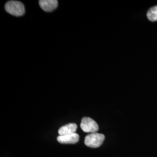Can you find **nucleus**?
<instances>
[{
    "label": "nucleus",
    "instance_id": "f257e3e1",
    "mask_svg": "<svg viewBox=\"0 0 157 157\" xmlns=\"http://www.w3.org/2000/svg\"><path fill=\"white\" fill-rule=\"evenodd\" d=\"M5 9L8 13L15 17H21L25 12V6L21 2L10 1L6 4Z\"/></svg>",
    "mask_w": 157,
    "mask_h": 157
},
{
    "label": "nucleus",
    "instance_id": "f03ea898",
    "mask_svg": "<svg viewBox=\"0 0 157 157\" xmlns=\"http://www.w3.org/2000/svg\"><path fill=\"white\" fill-rule=\"evenodd\" d=\"M105 140V136L101 133H93L86 136L84 144L91 148H97L101 146Z\"/></svg>",
    "mask_w": 157,
    "mask_h": 157
},
{
    "label": "nucleus",
    "instance_id": "7ed1b4c3",
    "mask_svg": "<svg viewBox=\"0 0 157 157\" xmlns=\"http://www.w3.org/2000/svg\"><path fill=\"white\" fill-rule=\"evenodd\" d=\"M80 128L86 133H96L98 130V126L96 122L89 117H84L82 119Z\"/></svg>",
    "mask_w": 157,
    "mask_h": 157
},
{
    "label": "nucleus",
    "instance_id": "20e7f679",
    "mask_svg": "<svg viewBox=\"0 0 157 157\" xmlns=\"http://www.w3.org/2000/svg\"><path fill=\"white\" fill-rule=\"evenodd\" d=\"M79 140V136L76 133L71 135L59 136L57 137V141L61 144H75Z\"/></svg>",
    "mask_w": 157,
    "mask_h": 157
},
{
    "label": "nucleus",
    "instance_id": "39448f33",
    "mask_svg": "<svg viewBox=\"0 0 157 157\" xmlns=\"http://www.w3.org/2000/svg\"><path fill=\"white\" fill-rule=\"evenodd\" d=\"M39 5L44 11L51 12L57 8L58 2L56 0H40Z\"/></svg>",
    "mask_w": 157,
    "mask_h": 157
},
{
    "label": "nucleus",
    "instance_id": "423d86ee",
    "mask_svg": "<svg viewBox=\"0 0 157 157\" xmlns=\"http://www.w3.org/2000/svg\"><path fill=\"white\" fill-rule=\"evenodd\" d=\"M78 129V126L75 124H69L63 126L58 130V133L59 136L71 135L75 133Z\"/></svg>",
    "mask_w": 157,
    "mask_h": 157
},
{
    "label": "nucleus",
    "instance_id": "0eeeda50",
    "mask_svg": "<svg viewBox=\"0 0 157 157\" xmlns=\"http://www.w3.org/2000/svg\"><path fill=\"white\" fill-rule=\"evenodd\" d=\"M147 16L150 21H157V6L151 8L147 12Z\"/></svg>",
    "mask_w": 157,
    "mask_h": 157
}]
</instances>
